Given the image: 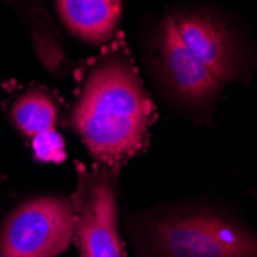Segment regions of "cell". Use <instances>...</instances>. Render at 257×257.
Listing matches in <instances>:
<instances>
[{
    "label": "cell",
    "instance_id": "obj_1",
    "mask_svg": "<svg viewBox=\"0 0 257 257\" xmlns=\"http://www.w3.org/2000/svg\"><path fill=\"white\" fill-rule=\"evenodd\" d=\"M153 117L154 105L119 37L86 69L65 123L97 163L117 170L144 148Z\"/></svg>",
    "mask_w": 257,
    "mask_h": 257
},
{
    "label": "cell",
    "instance_id": "obj_2",
    "mask_svg": "<svg viewBox=\"0 0 257 257\" xmlns=\"http://www.w3.org/2000/svg\"><path fill=\"white\" fill-rule=\"evenodd\" d=\"M139 257H255L251 232L211 211H174L148 219L137 232Z\"/></svg>",
    "mask_w": 257,
    "mask_h": 257
},
{
    "label": "cell",
    "instance_id": "obj_3",
    "mask_svg": "<svg viewBox=\"0 0 257 257\" xmlns=\"http://www.w3.org/2000/svg\"><path fill=\"white\" fill-rule=\"evenodd\" d=\"M145 51L162 92L173 103L191 112L211 109L223 85L180 42L167 16L148 33Z\"/></svg>",
    "mask_w": 257,
    "mask_h": 257
},
{
    "label": "cell",
    "instance_id": "obj_4",
    "mask_svg": "<svg viewBox=\"0 0 257 257\" xmlns=\"http://www.w3.org/2000/svg\"><path fill=\"white\" fill-rule=\"evenodd\" d=\"M71 200L42 196L23 202L0 231V257H57L73 237Z\"/></svg>",
    "mask_w": 257,
    "mask_h": 257
},
{
    "label": "cell",
    "instance_id": "obj_5",
    "mask_svg": "<svg viewBox=\"0 0 257 257\" xmlns=\"http://www.w3.org/2000/svg\"><path fill=\"white\" fill-rule=\"evenodd\" d=\"M71 206L73 237L77 240L80 257H120L114 170H80Z\"/></svg>",
    "mask_w": 257,
    "mask_h": 257
},
{
    "label": "cell",
    "instance_id": "obj_6",
    "mask_svg": "<svg viewBox=\"0 0 257 257\" xmlns=\"http://www.w3.org/2000/svg\"><path fill=\"white\" fill-rule=\"evenodd\" d=\"M167 19L180 42L209 68L222 85L246 77V45L226 20L203 8H179Z\"/></svg>",
    "mask_w": 257,
    "mask_h": 257
},
{
    "label": "cell",
    "instance_id": "obj_7",
    "mask_svg": "<svg viewBox=\"0 0 257 257\" xmlns=\"http://www.w3.org/2000/svg\"><path fill=\"white\" fill-rule=\"evenodd\" d=\"M69 34L89 45L111 42L122 19V0H54Z\"/></svg>",
    "mask_w": 257,
    "mask_h": 257
},
{
    "label": "cell",
    "instance_id": "obj_8",
    "mask_svg": "<svg viewBox=\"0 0 257 257\" xmlns=\"http://www.w3.org/2000/svg\"><path fill=\"white\" fill-rule=\"evenodd\" d=\"M11 117L20 133L33 139L43 131L54 130L59 117L57 103L46 89L34 88L14 102Z\"/></svg>",
    "mask_w": 257,
    "mask_h": 257
},
{
    "label": "cell",
    "instance_id": "obj_9",
    "mask_svg": "<svg viewBox=\"0 0 257 257\" xmlns=\"http://www.w3.org/2000/svg\"><path fill=\"white\" fill-rule=\"evenodd\" d=\"M33 151L40 162H62L66 157L65 139L56 131H43L33 139Z\"/></svg>",
    "mask_w": 257,
    "mask_h": 257
},
{
    "label": "cell",
    "instance_id": "obj_10",
    "mask_svg": "<svg viewBox=\"0 0 257 257\" xmlns=\"http://www.w3.org/2000/svg\"><path fill=\"white\" fill-rule=\"evenodd\" d=\"M2 2L8 4V5L13 7V8H17V10L23 14V17H25V13H23V8H22V5L19 4V0H2Z\"/></svg>",
    "mask_w": 257,
    "mask_h": 257
}]
</instances>
